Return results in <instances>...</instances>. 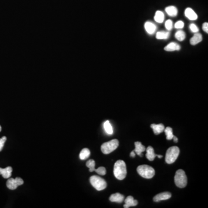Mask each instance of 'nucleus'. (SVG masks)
<instances>
[{"label":"nucleus","mask_w":208,"mask_h":208,"mask_svg":"<svg viewBox=\"0 0 208 208\" xmlns=\"http://www.w3.org/2000/svg\"><path fill=\"white\" fill-rule=\"evenodd\" d=\"M184 25V24L183 22L180 20V21L177 22L175 24V27L176 29H183V28Z\"/></svg>","instance_id":"29"},{"label":"nucleus","mask_w":208,"mask_h":208,"mask_svg":"<svg viewBox=\"0 0 208 208\" xmlns=\"http://www.w3.org/2000/svg\"><path fill=\"white\" fill-rule=\"evenodd\" d=\"M171 197V194L169 192H164L159 193V194L154 196L153 198V201L154 202H159L163 200H166Z\"/></svg>","instance_id":"8"},{"label":"nucleus","mask_w":208,"mask_h":208,"mask_svg":"<svg viewBox=\"0 0 208 208\" xmlns=\"http://www.w3.org/2000/svg\"><path fill=\"white\" fill-rule=\"evenodd\" d=\"M135 150H134L135 153H136L138 156L142 157V153L146 150V147H145L140 142H135Z\"/></svg>","instance_id":"12"},{"label":"nucleus","mask_w":208,"mask_h":208,"mask_svg":"<svg viewBox=\"0 0 208 208\" xmlns=\"http://www.w3.org/2000/svg\"><path fill=\"white\" fill-rule=\"evenodd\" d=\"M157 157H159V158H160V159H161V158H162V157H163V156H161V155H157Z\"/></svg>","instance_id":"35"},{"label":"nucleus","mask_w":208,"mask_h":208,"mask_svg":"<svg viewBox=\"0 0 208 208\" xmlns=\"http://www.w3.org/2000/svg\"><path fill=\"white\" fill-rule=\"evenodd\" d=\"M24 183V181L20 178H9L6 182V186L10 190H15L18 186L22 185Z\"/></svg>","instance_id":"7"},{"label":"nucleus","mask_w":208,"mask_h":208,"mask_svg":"<svg viewBox=\"0 0 208 208\" xmlns=\"http://www.w3.org/2000/svg\"><path fill=\"white\" fill-rule=\"evenodd\" d=\"M124 200V196L120 193H115L111 195L109 198V200L111 202L122 203Z\"/></svg>","instance_id":"15"},{"label":"nucleus","mask_w":208,"mask_h":208,"mask_svg":"<svg viewBox=\"0 0 208 208\" xmlns=\"http://www.w3.org/2000/svg\"><path fill=\"white\" fill-rule=\"evenodd\" d=\"M6 141V136H3L2 138H0V152L3 149V147H4V143L5 142V141Z\"/></svg>","instance_id":"31"},{"label":"nucleus","mask_w":208,"mask_h":208,"mask_svg":"<svg viewBox=\"0 0 208 208\" xmlns=\"http://www.w3.org/2000/svg\"><path fill=\"white\" fill-rule=\"evenodd\" d=\"M104 128L105 132L109 135L113 134V128L110 124L109 121L107 120L104 123Z\"/></svg>","instance_id":"22"},{"label":"nucleus","mask_w":208,"mask_h":208,"mask_svg":"<svg viewBox=\"0 0 208 208\" xmlns=\"http://www.w3.org/2000/svg\"><path fill=\"white\" fill-rule=\"evenodd\" d=\"M125 204L124 205V208H129L130 206H134L138 205V201L135 200L132 196H129L124 201Z\"/></svg>","instance_id":"10"},{"label":"nucleus","mask_w":208,"mask_h":208,"mask_svg":"<svg viewBox=\"0 0 208 208\" xmlns=\"http://www.w3.org/2000/svg\"><path fill=\"white\" fill-rule=\"evenodd\" d=\"M169 37V32L165 31H159L156 34V38L157 39H166Z\"/></svg>","instance_id":"23"},{"label":"nucleus","mask_w":208,"mask_h":208,"mask_svg":"<svg viewBox=\"0 0 208 208\" xmlns=\"http://www.w3.org/2000/svg\"><path fill=\"white\" fill-rule=\"evenodd\" d=\"M172 139H173V141H174V142H175V143H177L178 142V138L176 137V136H175V135H173V138Z\"/></svg>","instance_id":"33"},{"label":"nucleus","mask_w":208,"mask_h":208,"mask_svg":"<svg viewBox=\"0 0 208 208\" xmlns=\"http://www.w3.org/2000/svg\"><path fill=\"white\" fill-rule=\"evenodd\" d=\"M90 156V151L89 149L85 148L82 150L81 152L79 154L80 159L82 160L87 159Z\"/></svg>","instance_id":"21"},{"label":"nucleus","mask_w":208,"mask_h":208,"mask_svg":"<svg viewBox=\"0 0 208 208\" xmlns=\"http://www.w3.org/2000/svg\"><path fill=\"white\" fill-rule=\"evenodd\" d=\"M202 29L205 32L208 33V23L207 22L204 23L202 25Z\"/></svg>","instance_id":"32"},{"label":"nucleus","mask_w":208,"mask_h":208,"mask_svg":"<svg viewBox=\"0 0 208 208\" xmlns=\"http://www.w3.org/2000/svg\"><path fill=\"white\" fill-rule=\"evenodd\" d=\"M90 182L92 186L98 191L104 190L107 186V183L104 179L98 176L94 175L91 176Z\"/></svg>","instance_id":"5"},{"label":"nucleus","mask_w":208,"mask_h":208,"mask_svg":"<svg viewBox=\"0 0 208 208\" xmlns=\"http://www.w3.org/2000/svg\"><path fill=\"white\" fill-rule=\"evenodd\" d=\"M180 49V45L176 42H171L164 48V50L167 52H173L176 50H179Z\"/></svg>","instance_id":"17"},{"label":"nucleus","mask_w":208,"mask_h":208,"mask_svg":"<svg viewBox=\"0 0 208 208\" xmlns=\"http://www.w3.org/2000/svg\"><path fill=\"white\" fill-rule=\"evenodd\" d=\"M165 28L168 30H171L172 27H173V22L171 20H168L165 22Z\"/></svg>","instance_id":"28"},{"label":"nucleus","mask_w":208,"mask_h":208,"mask_svg":"<svg viewBox=\"0 0 208 208\" xmlns=\"http://www.w3.org/2000/svg\"><path fill=\"white\" fill-rule=\"evenodd\" d=\"M113 173L118 180H123L127 175L126 165L124 161L118 160L114 165Z\"/></svg>","instance_id":"1"},{"label":"nucleus","mask_w":208,"mask_h":208,"mask_svg":"<svg viewBox=\"0 0 208 208\" xmlns=\"http://www.w3.org/2000/svg\"><path fill=\"white\" fill-rule=\"evenodd\" d=\"M1 129H2V128H1V126H0V132H1Z\"/></svg>","instance_id":"36"},{"label":"nucleus","mask_w":208,"mask_h":208,"mask_svg":"<svg viewBox=\"0 0 208 208\" xmlns=\"http://www.w3.org/2000/svg\"><path fill=\"white\" fill-rule=\"evenodd\" d=\"M136 171L142 177L146 179H151L155 175V170L149 165H139Z\"/></svg>","instance_id":"2"},{"label":"nucleus","mask_w":208,"mask_h":208,"mask_svg":"<svg viewBox=\"0 0 208 208\" xmlns=\"http://www.w3.org/2000/svg\"><path fill=\"white\" fill-rule=\"evenodd\" d=\"M94 171L96 172L98 174L100 175H105L106 173V171L105 167L103 166H101L99 167L98 169H95Z\"/></svg>","instance_id":"27"},{"label":"nucleus","mask_w":208,"mask_h":208,"mask_svg":"<svg viewBox=\"0 0 208 208\" xmlns=\"http://www.w3.org/2000/svg\"><path fill=\"white\" fill-rule=\"evenodd\" d=\"M12 168L11 166H8L5 168H0V175L5 179L9 178L12 175Z\"/></svg>","instance_id":"11"},{"label":"nucleus","mask_w":208,"mask_h":208,"mask_svg":"<svg viewBox=\"0 0 208 208\" xmlns=\"http://www.w3.org/2000/svg\"><path fill=\"white\" fill-rule=\"evenodd\" d=\"M164 18H165V16H164V13L160 11H157L156 12L154 18L155 21L159 23H163L164 20Z\"/></svg>","instance_id":"20"},{"label":"nucleus","mask_w":208,"mask_h":208,"mask_svg":"<svg viewBox=\"0 0 208 208\" xmlns=\"http://www.w3.org/2000/svg\"><path fill=\"white\" fill-rule=\"evenodd\" d=\"M175 38L179 41H183L186 38V34L183 31L179 30L175 34Z\"/></svg>","instance_id":"24"},{"label":"nucleus","mask_w":208,"mask_h":208,"mask_svg":"<svg viewBox=\"0 0 208 208\" xmlns=\"http://www.w3.org/2000/svg\"><path fill=\"white\" fill-rule=\"evenodd\" d=\"M190 29L194 33H196L199 31L198 27L195 24H191L190 25Z\"/></svg>","instance_id":"30"},{"label":"nucleus","mask_w":208,"mask_h":208,"mask_svg":"<svg viewBox=\"0 0 208 208\" xmlns=\"http://www.w3.org/2000/svg\"><path fill=\"white\" fill-rule=\"evenodd\" d=\"M165 134L166 135V139L167 140H171L173 138V130L172 129L168 127L166 129H164Z\"/></svg>","instance_id":"25"},{"label":"nucleus","mask_w":208,"mask_h":208,"mask_svg":"<svg viewBox=\"0 0 208 208\" xmlns=\"http://www.w3.org/2000/svg\"><path fill=\"white\" fill-rule=\"evenodd\" d=\"M180 153V149L177 146L169 147L166 153L165 161L167 164H171L173 163L178 159Z\"/></svg>","instance_id":"3"},{"label":"nucleus","mask_w":208,"mask_h":208,"mask_svg":"<svg viewBox=\"0 0 208 208\" xmlns=\"http://www.w3.org/2000/svg\"><path fill=\"white\" fill-rule=\"evenodd\" d=\"M145 29L148 34H153L157 29L156 25L150 22H146L145 24Z\"/></svg>","instance_id":"13"},{"label":"nucleus","mask_w":208,"mask_h":208,"mask_svg":"<svg viewBox=\"0 0 208 208\" xmlns=\"http://www.w3.org/2000/svg\"><path fill=\"white\" fill-rule=\"evenodd\" d=\"M86 166L89 168V171H94V170H95V166H96L95 161L94 159H89L86 163Z\"/></svg>","instance_id":"26"},{"label":"nucleus","mask_w":208,"mask_h":208,"mask_svg":"<svg viewBox=\"0 0 208 208\" xmlns=\"http://www.w3.org/2000/svg\"><path fill=\"white\" fill-rule=\"evenodd\" d=\"M119 142L117 139H113L105 142L101 146V149L102 152L105 154H108L116 150L119 146Z\"/></svg>","instance_id":"6"},{"label":"nucleus","mask_w":208,"mask_h":208,"mask_svg":"<svg viewBox=\"0 0 208 208\" xmlns=\"http://www.w3.org/2000/svg\"><path fill=\"white\" fill-rule=\"evenodd\" d=\"M165 12L169 16L171 17H175L178 15V9L175 6H174L166 7L165 8Z\"/></svg>","instance_id":"19"},{"label":"nucleus","mask_w":208,"mask_h":208,"mask_svg":"<svg viewBox=\"0 0 208 208\" xmlns=\"http://www.w3.org/2000/svg\"><path fill=\"white\" fill-rule=\"evenodd\" d=\"M157 156V154H156L154 153V150L153 147L150 146L147 147L146 149V157L147 159L150 161H152Z\"/></svg>","instance_id":"16"},{"label":"nucleus","mask_w":208,"mask_h":208,"mask_svg":"<svg viewBox=\"0 0 208 208\" xmlns=\"http://www.w3.org/2000/svg\"><path fill=\"white\" fill-rule=\"evenodd\" d=\"M202 41V35L200 33L196 32L194 35V36L190 39V44L191 45H196V44L201 42Z\"/></svg>","instance_id":"18"},{"label":"nucleus","mask_w":208,"mask_h":208,"mask_svg":"<svg viewBox=\"0 0 208 208\" xmlns=\"http://www.w3.org/2000/svg\"><path fill=\"white\" fill-rule=\"evenodd\" d=\"M130 156L132 157H134L135 156V152L134 150L132 151L131 153H130Z\"/></svg>","instance_id":"34"},{"label":"nucleus","mask_w":208,"mask_h":208,"mask_svg":"<svg viewBox=\"0 0 208 208\" xmlns=\"http://www.w3.org/2000/svg\"><path fill=\"white\" fill-rule=\"evenodd\" d=\"M184 14L186 18L190 20H196L198 18V15L191 8H187L186 9Z\"/></svg>","instance_id":"9"},{"label":"nucleus","mask_w":208,"mask_h":208,"mask_svg":"<svg viewBox=\"0 0 208 208\" xmlns=\"http://www.w3.org/2000/svg\"><path fill=\"white\" fill-rule=\"evenodd\" d=\"M150 127L153 129V132L154 134L159 135L161 133H162L165 129V127L163 124H152L150 126Z\"/></svg>","instance_id":"14"},{"label":"nucleus","mask_w":208,"mask_h":208,"mask_svg":"<svg viewBox=\"0 0 208 208\" xmlns=\"http://www.w3.org/2000/svg\"><path fill=\"white\" fill-rule=\"evenodd\" d=\"M174 180L176 186L179 188H184L187 186V178L183 169H179L176 171Z\"/></svg>","instance_id":"4"}]
</instances>
